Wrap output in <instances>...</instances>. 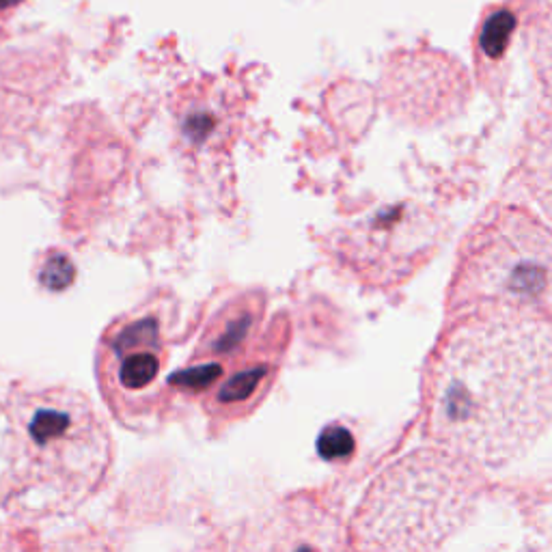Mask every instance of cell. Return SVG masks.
I'll list each match as a JSON object with an SVG mask.
<instances>
[{"mask_svg":"<svg viewBox=\"0 0 552 552\" xmlns=\"http://www.w3.org/2000/svg\"><path fill=\"white\" fill-rule=\"evenodd\" d=\"M552 425V320L481 307L455 324L425 378V432L477 468L522 458Z\"/></svg>","mask_w":552,"mask_h":552,"instance_id":"1","label":"cell"},{"mask_svg":"<svg viewBox=\"0 0 552 552\" xmlns=\"http://www.w3.org/2000/svg\"><path fill=\"white\" fill-rule=\"evenodd\" d=\"M3 406L0 505L69 512L100 488L113 449L89 399L65 386L18 389Z\"/></svg>","mask_w":552,"mask_h":552,"instance_id":"2","label":"cell"},{"mask_svg":"<svg viewBox=\"0 0 552 552\" xmlns=\"http://www.w3.org/2000/svg\"><path fill=\"white\" fill-rule=\"evenodd\" d=\"M477 466L443 447L391 464L358 505L352 533L363 550H436L475 514Z\"/></svg>","mask_w":552,"mask_h":552,"instance_id":"3","label":"cell"},{"mask_svg":"<svg viewBox=\"0 0 552 552\" xmlns=\"http://www.w3.org/2000/svg\"><path fill=\"white\" fill-rule=\"evenodd\" d=\"M266 317L264 294L225 300L203 326L188 363L171 374L169 391L195 399L216 427L251 414L270 393L287 348V322Z\"/></svg>","mask_w":552,"mask_h":552,"instance_id":"4","label":"cell"},{"mask_svg":"<svg viewBox=\"0 0 552 552\" xmlns=\"http://www.w3.org/2000/svg\"><path fill=\"white\" fill-rule=\"evenodd\" d=\"M447 307L468 313L552 307V229L522 207L501 205L468 233L449 287Z\"/></svg>","mask_w":552,"mask_h":552,"instance_id":"5","label":"cell"},{"mask_svg":"<svg viewBox=\"0 0 552 552\" xmlns=\"http://www.w3.org/2000/svg\"><path fill=\"white\" fill-rule=\"evenodd\" d=\"M169 361L167 313L141 307L119 315L98 343L95 374L108 408L126 425H143L171 402L164 367Z\"/></svg>","mask_w":552,"mask_h":552,"instance_id":"6","label":"cell"},{"mask_svg":"<svg viewBox=\"0 0 552 552\" xmlns=\"http://www.w3.org/2000/svg\"><path fill=\"white\" fill-rule=\"evenodd\" d=\"M460 74L447 63H408L402 108L414 123H434L451 117L464 100Z\"/></svg>","mask_w":552,"mask_h":552,"instance_id":"7","label":"cell"},{"mask_svg":"<svg viewBox=\"0 0 552 552\" xmlns=\"http://www.w3.org/2000/svg\"><path fill=\"white\" fill-rule=\"evenodd\" d=\"M518 173L531 199L552 220V108L533 106L518 149Z\"/></svg>","mask_w":552,"mask_h":552,"instance_id":"8","label":"cell"},{"mask_svg":"<svg viewBox=\"0 0 552 552\" xmlns=\"http://www.w3.org/2000/svg\"><path fill=\"white\" fill-rule=\"evenodd\" d=\"M529 54L537 82L535 104L552 108V0H542L529 29Z\"/></svg>","mask_w":552,"mask_h":552,"instance_id":"9","label":"cell"},{"mask_svg":"<svg viewBox=\"0 0 552 552\" xmlns=\"http://www.w3.org/2000/svg\"><path fill=\"white\" fill-rule=\"evenodd\" d=\"M514 26H516V20L512 13L507 11L494 13V16L486 22V26H483V33H481V48L486 52V57L490 59L501 57L509 44V37L514 33Z\"/></svg>","mask_w":552,"mask_h":552,"instance_id":"10","label":"cell"},{"mask_svg":"<svg viewBox=\"0 0 552 552\" xmlns=\"http://www.w3.org/2000/svg\"><path fill=\"white\" fill-rule=\"evenodd\" d=\"M356 449V440L348 427L343 425H328L317 438V453L326 462H343L348 460Z\"/></svg>","mask_w":552,"mask_h":552,"instance_id":"11","label":"cell"},{"mask_svg":"<svg viewBox=\"0 0 552 552\" xmlns=\"http://www.w3.org/2000/svg\"><path fill=\"white\" fill-rule=\"evenodd\" d=\"M39 281L48 289L59 292V289H65L74 283V264L63 253H50L44 259V264H41Z\"/></svg>","mask_w":552,"mask_h":552,"instance_id":"12","label":"cell"},{"mask_svg":"<svg viewBox=\"0 0 552 552\" xmlns=\"http://www.w3.org/2000/svg\"><path fill=\"white\" fill-rule=\"evenodd\" d=\"M20 0H0V9H7V7H13V5H18Z\"/></svg>","mask_w":552,"mask_h":552,"instance_id":"13","label":"cell"}]
</instances>
